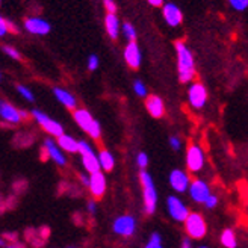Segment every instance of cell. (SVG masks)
Segmentation results:
<instances>
[{
    "label": "cell",
    "mask_w": 248,
    "mask_h": 248,
    "mask_svg": "<svg viewBox=\"0 0 248 248\" xmlns=\"http://www.w3.org/2000/svg\"><path fill=\"white\" fill-rule=\"evenodd\" d=\"M133 91H135L136 95H140V97H148L147 86H145L144 82H141V80H135V82H133Z\"/></svg>",
    "instance_id": "27"
},
{
    "label": "cell",
    "mask_w": 248,
    "mask_h": 248,
    "mask_svg": "<svg viewBox=\"0 0 248 248\" xmlns=\"http://www.w3.org/2000/svg\"><path fill=\"white\" fill-rule=\"evenodd\" d=\"M233 9L236 11H245L248 8V0H229Z\"/></svg>",
    "instance_id": "30"
},
{
    "label": "cell",
    "mask_w": 248,
    "mask_h": 248,
    "mask_svg": "<svg viewBox=\"0 0 248 248\" xmlns=\"http://www.w3.org/2000/svg\"><path fill=\"white\" fill-rule=\"evenodd\" d=\"M17 91H18V94H20L23 98H26L28 102H33V100H35L33 93L28 88V86H24V85H17Z\"/></svg>",
    "instance_id": "28"
},
{
    "label": "cell",
    "mask_w": 248,
    "mask_h": 248,
    "mask_svg": "<svg viewBox=\"0 0 248 248\" xmlns=\"http://www.w3.org/2000/svg\"><path fill=\"white\" fill-rule=\"evenodd\" d=\"M167 209H168L170 217L174 221H179V222H185L186 218H188L191 214L188 206H186L176 195H170L167 198Z\"/></svg>",
    "instance_id": "8"
},
{
    "label": "cell",
    "mask_w": 248,
    "mask_h": 248,
    "mask_svg": "<svg viewBox=\"0 0 248 248\" xmlns=\"http://www.w3.org/2000/svg\"><path fill=\"white\" fill-rule=\"evenodd\" d=\"M6 33H9L8 26H6V18L2 17V18H0V36H5Z\"/></svg>",
    "instance_id": "36"
},
{
    "label": "cell",
    "mask_w": 248,
    "mask_h": 248,
    "mask_svg": "<svg viewBox=\"0 0 248 248\" xmlns=\"http://www.w3.org/2000/svg\"><path fill=\"white\" fill-rule=\"evenodd\" d=\"M105 28L108 35L110 36L112 40H117L118 35H120V29H121V24L120 20L115 14H106L105 17Z\"/></svg>",
    "instance_id": "21"
},
{
    "label": "cell",
    "mask_w": 248,
    "mask_h": 248,
    "mask_svg": "<svg viewBox=\"0 0 248 248\" xmlns=\"http://www.w3.org/2000/svg\"><path fill=\"white\" fill-rule=\"evenodd\" d=\"M188 192H189V197L192 198L195 203H202V204H204L206 200L210 197V188H209V185L204 180H202V179L192 180L191 185H189Z\"/></svg>",
    "instance_id": "11"
},
{
    "label": "cell",
    "mask_w": 248,
    "mask_h": 248,
    "mask_svg": "<svg viewBox=\"0 0 248 248\" xmlns=\"http://www.w3.org/2000/svg\"><path fill=\"white\" fill-rule=\"evenodd\" d=\"M98 64H100V61H98V56L97 55H90L88 56V64H86V65H88V70L90 71H95L97 68H98Z\"/></svg>",
    "instance_id": "31"
},
{
    "label": "cell",
    "mask_w": 248,
    "mask_h": 248,
    "mask_svg": "<svg viewBox=\"0 0 248 248\" xmlns=\"http://www.w3.org/2000/svg\"><path fill=\"white\" fill-rule=\"evenodd\" d=\"M198 248H210V247H206V245H202V247H198Z\"/></svg>",
    "instance_id": "44"
},
{
    "label": "cell",
    "mask_w": 248,
    "mask_h": 248,
    "mask_svg": "<svg viewBox=\"0 0 248 248\" xmlns=\"http://www.w3.org/2000/svg\"><path fill=\"white\" fill-rule=\"evenodd\" d=\"M56 142L59 144V147L62 148V150L67 152V153H79V141H76L73 136H70L67 133L61 135Z\"/></svg>",
    "instance_id": "22"
},
{
    "label": "cell",
    "mask_w": 248,
    "mask_h": 248,
    "mask_svg": "<svg viewBox=\"0 0 248 248\" xmlns=\"http://www.w3.org/2000/svg\"><path fill=\"white\" fill-rule=\"evenodd\" d=\"M98 160H100V165H102V170L103 171H112L114 167H115V159H114V155L108 152V150H100L98 152Z\"/></svg>",
    "instance_id": "23"
},
{
    "label": "cell",
    "mask_w": 248,
    "mask_h": 248,
    "mask_svg": "<svg viewBox=\"0 0 248 248\" xmlns=\"http://www.w3.org/2000/svg\"><path fill=\"white\" fill-rule=\"evenodd\" d=\"M148 3H150L152 6H164V0H147Z\"/></svg>",
    "instance_id": "41"
},
{
    "label": "cell",
    "mask_w": 248,
    "mask_h": 248,
    "mask_svg": "<svg viewBox=\"0 0 248 248\" xmlns=\"http://www.w3.org/2000/svg\"><path fill=\"white\" fill-rule=\"evenodd\" d=\"M2 50H3L5 55H8V56L12 58V59H21V55L18 53V50H17V48L12 47V46H3V47H2Z\"/></svg>",
    "instance_id": "29"
},
{
    "label": "cell",
    "mask_w": 248,
    "mask_h": 248,
    "mask_svg": "<svg viewBox=\"0 0 248 248\" xmlns=\"http://www.w3.org/2000/svg\"><path fill=\"white\" fill-rule=\"evenodd\" d=\"M68 248H73V247H68Z\"/></svg>",
    "instance_id": "45"
},
{
    "label": "cell",
    "mask_w": 248,
    "mask_h": 248,
    "mask_svg": "<svg viewBox=\"0 0 248 248\" xmlns=\"http://www.w3.org/2000/svg\"><path fill=\"white\" fill-rule=\"evenodd\" d=\"M121 31H123L124 36H126L129 41H135L136 40V29L133 28L132 23H124V24H121Z\"/></svg>",
    "instance_id": "25"
},
{
    "label": "cell",
    "mask_w": 248,
    "mask_h": 248,
    "mask_svg": "<svg viewBox=\"0 0 248 248\" xmlns=\"http://www.w3.org/2000/svg\"><path fill=\"white\" fill-rule=\"evenodd\" d=\"M6 248H24V247H21V245L17 244V242H11L9 245H6Z\"/></svg>",
    "instance_id": "43"
},
{
    "label": "cell",
    "mask_w": 248,
    "mask_h": 248,
    "mask_svg": "<svg viewBox=\"0 0 248 248\" xmlns=\"http://www.w3.org/2000/svg\"><path fill=\"white\" fill-rule=\"evenodd\" d=\"M170 147L172 148V150H180L182 148V141H180V138L179 136H176V135H172V136H170Z\"/></svg>",
    "instance_id": "34"
},
{
    "label": "cell",
    "mask_w": 248,
    "mask_h": 248,
    "mask_svg": "<svg viewBox=\"0 0 248 248\" xmlns=\"http://www.w3.org/2000/svg\"><path fill=\"white\" fill-rule=\"evenodd\" d=\"M73 118L78 123V126L86 132L93 140H100L102 136V126L91 114L90 110H86L83 108H78L76 110H73Z\"/></svg>",
    "instance_id": "3"
},
{
    "label": "cell",
    "mask_w": 248,
    "mask_h": 248,
    "mask_svg": "<svg viewBox=\"0 0 248 248\" xmlns=\"http://www.w3.org/2000/svg\"><path fill=\"white\" fill-rule=\"evenodd\" d=\"M31 115L35 118V121L40 124V126L48 133L55 136V138H59L61 135H64V127L61 126V123H58L56 120L50 118L47 114H44L40 109H32Z\"/></svg>",
    "instance_id": "6"
},
{
    "label": "cell",
    "mask_w": 248,
    "mask_h": 248,
    "mask_svg": "<svg viewBox=\"0 0 248 248\" xmlns=\"http://www.w3.org/2000/svg\"><path fill=\"white\" fill-rule=\"evenodd\" d=\"M90 192L94 198H102L106 192V177L102 171L90 174Z\"/></svg>",
    "instance_id": "17"
},
{
    "label": "cell",
    "mask_w": 248,
    "mask_h": 248,
    "mask_svg": "<svg viewBox=\"0 0 248 248\" xmlns=\"http://www.w3.org/2000/svg\"><path fill=\"white\" fill-rule=\"evenodd\" d=\"M79 153L82 156V165L88 174H94L97 171H102L98 155L94 153L93 147L86 141H79Z\"/></svg>",
    "instance_id": "5"
},
{
    "label": "cell",
    "mask_w": 248,
    "mask_h": 248,
    "mask_svg": "<svg viewBox=\"0 0 248 248\" xmlns=\"http://www.w3.org/2000/svg\"><path fill=\"white\" fill-rule=\"evenodd\" d=\"M140 182L142 186V198H144V209L147 215H153L157 207V192L156 185L153 182V177L150 172L142 170L140 172Z\"/></svg>",
    "instance_id": "2"
},
{
    "label": "cell",
    "mask_w": 248,
    "mask_h": 248,
    "mask_svg": "<svg viewBox=\"0 0 248 248\" xmlns=\"http://www.w3.org/2000/svg\"><path fill=\"white\" fill-rule=\"evenodd\" d=\"M6 26H8V31H9V32H12V33H18V28H16V24L12 23V21H9L8 18H6Z\"/></svg>",
    "instance_id": "39"
},
{
    "label": "cell",
    "mask_w": 248,
    "mask_h": 248,
    "mask_svg": "<svg viewBox=\"0 0 248 248\" xmlns=\"http://www.w3.org/2000/svg\"><path fill=\"white\" fill-rule=\"evenodd\" d=\"M44 147H46V150L48 153V157H50L56 165H59V167H65L67 165V159H65L64 153H62L64 150L59 147L58 142H55L52 138H47L44 141Z\"/></svg>",
    "instance_id": "18"
},
{
    "label": "cell",
    "mask_w": 248,
    "mask_h": 248,
    "mask_svg": "<svg viewBox=\"0 0 248 248\" xmlns=\"http://www.w3.org/2000/svg\"><path fill=\"white\" fill-rule=\"evenodd\" d=\"M53 94L56 97V100L64 105L67 109H71V110H76L78 109V98L74 97L70 91L64 90V88H53Z\"/></svg>",
    "instance_id": "20"
},
{
    "label": "cell",
    "mask_w": 248,
    "mask_h": 248,
    "mask_svg": "<svg viewBox=\"0 0 248 248\" xmlns=\"http://www.w3.org/2000/svg\"><path fill=\"white\" fill-rule=\"evenodd\" d=\"M204 167V153L200 145L191 144L186 152V168L189 172H200Z\"/></svg>",
    "instance_id": "7"
},
{
    "label": "cell",
    "mask_w": 248,
    "mask_h": 248,
    "mask_svg": "<svg viewBox=\"0 0 248 248\" xmlns=\"http://www.w3.org/2000/svg\"><path fill=\"white\" fill-rule=\"evenodd\" d=\"M136 164H138V167H140L141 170H145L147 165H148V156H147L144 152L138 153V156H136Z\"/></svg>",
    "instance_id": "32"
},
{
    "label": "cell",
    "mask_w": 248,
    "mask_h": 248,
    "mask_svg": "<svg viewBox=\"0 0 248 248\" xmlns=\"http://www.w3.org/2000/svg\"><path fill=\"white\" fill-rule=\"evenodd\" d=\"M170 185L176 192H186L191 185L189 174L183 170H172L170 172Z\"/></svg>",
    "instance_id": "13"
},
{
    "label": "cell",
    "mask_w": 248,
    "mask_h": 248,
    "mask_svg": "<svg viewBox=\"0 0 248 248\" xmlns=\"http://www.w3.org/2000/svg\"><path fill=\"white\" fill-rule=\"evenodd\" d=\"M162 14H164V20L167 21L168 26L171 28H177L183 21V14L177 5L174 3H165L162 6Z\"/></svg>",
    "instance_id": "15"
},
{
    "label": "cell",
    "mask_w": 248,
    "mask_h": 248,
    "mask_svg": "<svg viewBox=\"0 0 248 248\" xmlns=\"http://www.w3.org/2000/svg\"><path fill=\"white\" fill-rule=\"evenodd\" d=\"M188 102L194 109H203L207 103V90L202 82L191 83L188 90Z\"/></svg>",
    "instance_id": "9"
},
{
    "label": "cell",
    "mask_w": 248,
    "mask_h": 248,
    "mask_svg": "<svg viewBox=\"0 0 248 248\" xmlns=\"http://www.w3.org/2000/svg\"><path fill=\"white\" fill-rule=\"evenodd\" d=\"M112 230L114 233L120 234V236H132L136 230V219L132 217V215H123V217H118L114 224H112Z\"/></svg>",
    "instance_id": "10"
},
{
    "label": "cell",
    "mask_w": 248,
    "mask_h": 248,
    "mask_svg": "<svg viewBox=\"0 0 248 248\" xmlns=\"http://www.w3.org/2000/svg\"><path fill=\"white\" fill-rule=\"evenodd\" d=\"M180 248H192L191 241H189V239H183V242H182V247H180Z\"/></svg>",
    "instance_id": "42"
},
{
    "label": "cell",
    "mask_w": 248,
    "mask_h": 248,
    "mask_svg": "<svg viewBox=\"0 0 248 248\" xmlns=\"http://www.w3.org/2000/svg\"><path fill=\"white\" fill-rule=\"evenodd\" d=\"M17 233H12V232H6V233H3V239H6V241H11V242H17Z\"/></svg>",
    "instance_id": "37"
},
{
    "label": "cell",
    "mask_w": 248,
    "mask_h": 248,
    "mask_svg": "<svg viewBox=\"0 0 248 248\" xmlns=\"http://www.w3.org/2000/svg\"><path fill=\"white\" fill-rule=\"evenodd\" d=\"M79 177H80V182H82V183L86 186V188H90V180H91V179H90V176H86V174H80Z\"/></svg>",
    "instance_id": "40"
},
{
    "label": "cell",
    "mask_w": 248,
    "mask_h": 248,
    "mask_svg": "<svg viewBox=\"0 0 248 248\" xmlns=\"http://www.w3.org/2000/svg\"><path fill=\"white\" fill-rule=\"evenodd\" d=\"M103 5L108 14H117V5L114 0H103Z\"/></svg>",
    "instance_id": "33"
},
{
    "label": "cell",
    "mask_w": 248,
    "mask_h": 248,
    "mask_svg": "<svg viewBox=\"0 0 248 248\" xmlns=\"http://www.w3.org/2000/svg\"><path fill=\"white\" fill-rule=\"evenodd\" d=\"M24 29L32 35L44 36V35L50 33L52 26H50V23L41 17H29L24 20Z\"/></svg>",
    "instance_id": "12"
},
{
    "label": "cell",
    "mask_w": 248,
    "mask_h": 248,
    "mask_svg": "<svg viewBox=\"0 0 248 248\" xmlns=\"http://www.w3.org/2000/svg\"><path fill=\"white\" fill-rule=\"evenodd\" d=\"M219 241H221L222 247H226V248H236V247H238V238H236V233H234L232 229L222 230Z\"/></svg>",
    "instance_id": "24"
},
{
    "label": "cell",
    "mask_w": 248,
    "mask_h": 248,
    "mask_svg": "<svg viewBox=\"0 0 248 248\" xmlns=\"http://www.w3.org/2000/svg\"><path fill=\"white\" fill-rule=\"evenodd\" d=\"M86 209H88V212H90L91 215H94V214L97 212V204H95V202H94V200L88 202V204H86Z\"/></svg>",
    "instance_id": "38"
},
{
    "label": "cell",
    "mask_w": 248,
    "mask_h": 248,
    "mask_svg": "<svg viewBox=\"0 0 248 248\" xmlns=\"http://www.w3.org/2000/svg\"><path fill=\"white\" fill-rule=\"evenodd\" d=\"M124 59H126L127 65L133 70H138L141 67V50H140V46L136 44V41H129L127 46L124 47Z\"/></svg>",
    "instance_id": "14"
},
{
    "label": "cell",
    "mask_w": 248,
    "mask_h": 248,
    "mask_svg": "<svg viewBox=\"0 0 248 248\" xmlns=\"http://www.w3.org/2000/svg\"><path fill=\"white\" fill-rule=\"evenodd\" d=\"M0 117H2L3 121H6L9 124H18L23 121L21 110L14 108L9 102H5V100L0 102Z\"/></svg>",
    "instance_id": "16"
},
{
    "label": "cell",
    "mask_w": 248,
    "mask_h": 248,
    "mask_svg": "<svg viewBox=\"0 0 248 248\" xmlns=\"http://www.w3.org/2000/svg\"><path fill=\"white\" fill-rule=\"evenodd\" d=\"M176 53H177V71L179 80L182 83H189L195 76V62L194 55L189 50V47L183 41H176Z\"/></svg>",
    "instance_id": "1"
},
{
    "label": "cell",
    "mask_w": 248,
    "mask_h": 248,
    "mask_svg": "<svg viewBox=\"0 0 248 248\" xmlns=\"http://www.w3.org/2000/svg\"><path fill=\"white\" fill-rule=\"evenodd\" d=\"M145 108L147 112L150 114L153 118H162L165 114V103L160 97L157 95H150L145 100Z\"/></svg>",
    "instance_id": "19"
},
{
    "label": "cell",
    "mask_w": 248,
    "mask_h": 248,
    "mask_svg": "<svg viewBox=\"0 0 248 248\" xmlns=\"http://www.w3.org/2000/svg\"><path fill=\"white\" fill-rule=\"evenodd\" d=\"M218 203H219L218 197H217V195H214V194H210V197L206 200L204 206H206L207 209H215V207L218 206Z\"/></svg>",
    "instance_id": "35"
},
{
    "label": "cell",
    "mask_w": 248,
    "mask_h": 248,
    "mask_svg": "<svg viewBox=\"0 0 248 248\" xmlns=\"http://www.w3.org/2000/svg\"><path fill=\"white\" fill-rule=\"evenodd\" d=\"M185 232L191 239H203L207 233V224L203 215L198 212H191L185 221Z\"/></svg>",
    "instance_id": "4"
},
{
    "label": "cell",
    "mask_w": 248,
    "mask_h": 248,
    "mask_svg": "<svg viewBox=\"0 0 248 248\" xmlns=\"http://www.w3.org/2000/svg\"><path fill=\"white\" fill-rule=\"evenodd\" d=\"M144 248H164V245H162V236H160L157 232H155L152 236H150V239H148V242L145 244Z\"/></svg>",
    "instance_id": "26"
}]
</instances>
